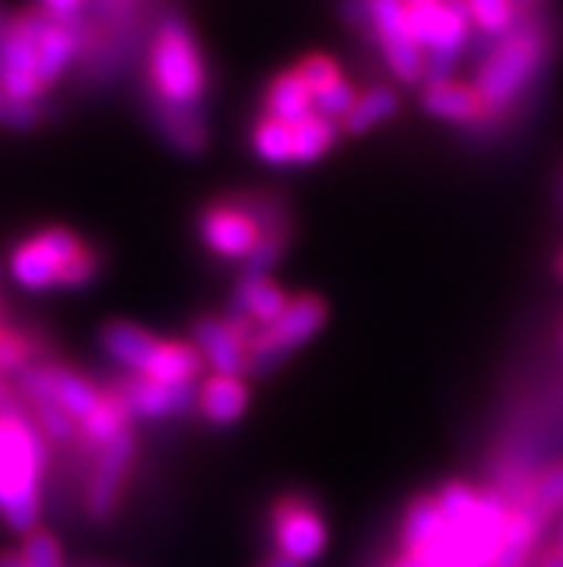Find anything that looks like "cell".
I'll list each match as a JSON object with an SVG mask.
<instances>
[{
	"mask_svg": "<svg viewBox=\"0 0 563 567\" xmlns=\"http://www.w3.org/2000/svg\"><path fill=\"white\" fill-rule=\"evenodd\" d=\"M442 533L420 559L426 567H489L509 525V502L475 484L449 482L437 489Z\"/></svg>",
	"mask_w": 563,
	"mask_h": 567,
	"instance_id": "obj_1",
	"label": "cell"
},
{
	"mask_svg": "<svg viewBox=\"0 0 563 567\" xmlns=\"http://www.w3.org/2000/svg\"><path fill=\"white\" fill-rule=\"evenodd\" d=\"M50 467V444L23 403L0 410V516L14 533L38 530L41 478Z\"/></svg>",
	"mask_w": 563,
	"mask_h": 567,
	"instance_id": "obj_2",
	"label": "cell"
},
{
	"mask_svg": "<svg viewBox=\"0 0 563 567\" xmlns=\"http://www.w3.org/2000/svg\"><path fill=\"white\" fill-rule=\"evenodd\" d=\"M552 29L538 18V9H521L518 27L492 43V52L475 75V90L489 107V115L509 110L535 84L552 55Z\"/></svg>",
	"mask_w": 563,
	"mask_h": 567,
	"instance_id": "obj_3",
	"label": "cell"
},
{
	"mask_svg": "<svg viewBox=\"0 0 563 567\" xmlns=\"http://www.w3.org/2000/svg\"><path fill=\"white\" fill-rule=\"evenodd\" d=\"M150 101L176 110H199L207 95V64L190 27L170 14L158 23L147 58Z\"/></svg>",
	"mask_w": 563,
	"mask_h": 567,
	"instance_id": "obj_4",
	"label": "cell"
},
{
	"mask_svg": "<svg viewBox=\"0 0 563 567\" xmlns=\"http://www.w3.org/2000/svg\"><path fill=\"white\" fill-rule=\"evenodd\" d=\"M329 323V306L316 295H296L291 297L288 309L273 320V323L257 329L248 346V374L277 372L285 358L300 352L302 346L320 334Z\"/></svg>",
	"mask_w": 563,
	"mask_h": 567,
	"instance_id": "obj_5",
	"label": "cell"
},
{
	"mask_svg": "<svg viewBox=\"0 0 563 567\" xmlns=\"http://www.w3.org/2000/svg\"><path fill=\"white\" fill-rule=\"evenodd\" d=\"M90 245L70 228L52 225L14 245L9 254V274L23 291H50L61 286V274L72 259H79Z\"/></svg>",
	"mask_w": 563,
	"mask_h": 567,
	"instance_id": "obj_6",
	"label": "cell"
},
{
	"mask_svg": "<svg viewBox=\"0 0 563 567\" xmlns=\"http://www.w3.org/2000/svg\"><path fill=\"white\" fill-rule=\"evenodd\" d=\"M196 230L207 251L225 262H244L268 234L257 210L250 208V202L239 199L207 205L199 214Z\"/></svg>",
	"mask_w": 563,
	"mask_h": 567,
	"instance_id": "obj_7",
	"label": "cell"
},
{
	"mask_svg": "<svg viewBox=\"0 0 563 567\" xmlns=\"http://www.w3.org/2000/svg\"><path fill=\"white\" fill-rule=\"evenodd\" d=\"M271 542L273 554L300 561L302 567L314 565L329 547V525L311 498L282 496L271 507Z\"/></svg>",
	"mask_w": 563,
	"mask_h": 567,
	"instance_id": "obj_8",
	"label": "cell"
},
{
	"mask_svg": "<svg viewBox=\"0 0 563 567\" xmlns=\"http://www.w3.org/2000/svg\"><path fill=\"white\" fill-rule=\"evenodd\" d=\"M41 12L12 14L7 47H3V66H0V90L12 101L21 104H38L46 90L38 75V29H41Z\"/></svg>",
	"mask_w": 563,
	"mask_h": 567,
	"instance_id": "obj_9",
	"label": "cell"
},
{
	"mask_svg": "<svg viewBox=\"0 0 563 567\" xmlns=\"http://www.w3.org/2000/svg\"><path fill=\"white\" fill-rule=\"evenodd\" d=\"M136 455V435L129 430L122 432L115 441H110L101 453H95L93 470H90L84 489V511L93 522H107L118 511L124 484H127L129 473H133Z\"/></svg>",
	"mask_w": 563,
	"mask_h": 567,
	"instance_id": "obj_10",
	"label": "cell"
},
{
	"mask_svg": "<svg viewBox=\"0 0 563 567\" xmlns=\"http://www.w3.org/2000/svg\"><path fill=\"white\" fill-rule=\"evenodd\" d=\"M115 398L124 403L129 417L138 421H165V417H181L192 412L199 403V389L192 383H158L142 374H127L110 386Z\"/></svg>",
	"mask_w": 563,
	"mask_h": 567,
	"instance_id": "obj_11",
	"label": "cell"
},
{
	"mask_svg": "<svg viewBox=\"0 0 563 567\" xmlns=\"http://www.w3.org/2000/svg\"><path fill=\"white\" fill-rule=\"evenodd\" d=\"M192 346L199 349L213 374H225V378L248 374V343L225 323V317H199L192 323Z\"/></svg>",
	"mask_w": 563,
	"mask_h": 567,
	"instance_id": "obj_12",
	"label": "cell"
},
{
	"mask_svg": "<svg viewBox=\"0 0 563 567\" xmlns=\"http://www.w3.org/2000/svg\"><path fill=\"white\" fill-rule=\"evenodd\" d=\"M420 107L440 122L451 124H483L486 118H492L475 84H460V81L426 84L420 95Z\"/></svg>",
	"mask_w": 563,
	"mask_h": 567,
	"instance_id": "obj_13",
	"label": "cell"
},
{
	"mask_svg": "<svg viewBox=\"0 0 563 567\" xmlns=\"http://www.w3.org/2000/svg\"><path fill=\"white\" fill-rule=\"evenodd\" d=\"M79 52V23H58L43 14L41 29H38V75H41L43 90H52L61 81Z\"/></svg>",
	"mask_w": 563,
	"mask_h": 567,
	"instance_id": "obj_14",
	"label": "cell"
},
{
	"mask_svg": "<svg viewBox=\"0 0 563 567\" xmlns=\"http://www.w3.org/2000/svg\"><path fill=\"white\" fill-rule=\"evenodd\" d=\"M158 343H161L158 334H153L144 326L129 323V320H113V323L101 329V349H104V354L122 369H127L129 374L144 372Z\"/></svg>",
	"mask_w": 563,
	"mask_h": 567,
	"instance_id": "obj_15",
	"label": "cell"
},
{
	"mask_svg": "<svg viewBox=\"0 0 563 567\" xmlns=\"http://www.w3.org/2000/svg\"><path fill=\"white\" fill-rule=\"evenodd\" d=\"M199 412L207 424L233 426L244 417L250 406V389L244 378H225L210 374L199 386Z\"/></svg>",
	"mask_w": 563,
	"mask_h": 567,
	"instance_id": "obj_16",
	"label": "cell"
},
{
	"mask_svg": "<svg viewBox=\"0 0 563 567\" xmlns=\"http://www.w3.org/2000/svg\"><path fill=\"white\" fill-rule=\"evenodd\" d=\"M288 302L291 297L285 295V288L273 282L271 277H239L228 311L248 317L250 323L262 329L288 309Z\"/></svg>",
	"mask_w": 563,
	"mask_h": 567,
	"instance_id": "obj_17",
	"label": "cell"
},
{
	"mask_svg": "<svg viewBox=\"0 0 563 567\" xmlns=\"http://www.w3.org/2000/svg\"><path fill=\"white\" fill-rule=\"evenodd\" d=\"M205 369V358L192 346V340H161L153 352L150 363L144 367L142 378L158 383H192Z\"/></svg>",
	"mask_w": 563,
	"mask_h": 567,
	"instance_id": "obj_18",
	"label": "cell"
},
{
	"mask_svg": "<svg viewBox=\"0 0 563 567\" xmlns=\"http://www.w3.org/2000/svg\"><path fill=\"white\" fill-rule=\"evenodd\" d=\"M541 533L543 525L529 513V507L512 504V507H509L507 533H503L498 556H494L489 567H529L532 565V556H535L538 550Z\"/></svg>",
	"mask_w": 563,
	"mask_h": 567,
	"instance_id": "obj_19",
	"label": "cell"
},
{
	"mask_svg": "<svg viewBox=\"0 0 563 567\" xmlns=\"http://www.w3.org/2000/svg\"><path fill=\"white\" fill-rule=\"evenodd\" d=\"M264 115L277 122L300 124L314 115V95L305 86V81L296 75V70H288L268 84L264 90Z\"/></svg>",
	"mask_w": 563,
	"mask_h": 567,
	"instance_id": "obj_20",
	"label": "cell"
},
{
	"mask_svg": "<svg viewBox=\"0 0 563 567\" xmlns=\"http://www.w3.org/2000/svg\"><path fill=\"white\" fill-rule=\"evenodd\" d=\"M150 113L156 127L161 130V136L167 138L170 147L187 156H199L207 147V127L199 110H176L167 104L150 101Z\"/></svg>",
	"mask_w": 563,
	"mask_h": 567,
	"instance_id": "obj_21",
	"label": "cell"
},
{
	"mask_svg": "<svg viewBox=\"0 0 563 567\" xmlns=\"http://www.w3.org/2000/svg\"><path fill=\"white\" fill-rule=\"evenodd\" d=\"M442 513L437 507L435 496H417L406 507V516H403V530H399V545H403V554L420 556L423 550L435 545L437 536L442 533Z\"/></svg>",
	"mask_w": 563,
	"mask_h": 567,
	"instance_id": "obj_22",
	"label": "cell"
},
{
	"mask_svg": "<svg viewBox=\"0 0 563 567\" xmlns=\"http://www.w3.org/2000/svg\"><path fill=\"white\" fill-rule=\"evenodd\" d=\"M399 110V95L394 93L392 86H372V90H365L359 93L357 104L351 110L348 115L343 118L340 130L348 133V136H365V133H372L377 130L379 124L392 122L394 115Z\"/></svg>",
	"mask_w": 563,
	"mask_h": 567,
	"instance_id": "obj_23",
	"label": "cell"
},
{
	"mask_svg": "<svg viewBox=\"0 0 563 567\" xmlns=\"http://www.w3.org/2000/svg\"><path fill=\"white\" fill-rule=\"evenodd\" d=\"M512 504H523L529 513L541 522L543 527L550 525L552 518L563 516V461H555L546 470L535 475V482L523 489L521 496ZM509 504V507H512Z\"/></svg>",
	"mask_w": 563,
	"mask_h": 567,
	"instance_id": "obj_24",
	"label": "cell"
},
{
	"mask_svg": "<svg viewBox=\"0 0 563 567\" xmlns=\"http://www.w3.org/2000/svg\"><path fill=\"white\" fill-rule=\"evenodd\" d=\"M250 151L271 167H293V127L262 115L250 130Z\"/></svg>",
	"mask_w": 563,
	"mask_h": 567,
	"instance_id": "obj_25",
	"label": "cell"
},
{
	"mask_svg": "<svg viewBox=\"0 0 563 567\" xmlns=\"http://www.w3.org/2000/svg\"><path fill=\"white\" fill-rule=\"evenodd\" d=\"M293 127V167H305L320 162L322 156H329L331 147L340 136V124L311 115L305 122L291 124Z\"/></svg>",
	"mask_w": 563,
	"mask_h": 567,
	"instance_id": "obj_26",
	"label": "cell"
},
{
	"mask_svg": "<svg viewBox=\"0 0 563 567\" xmlns=\"http://www.w3.org/2000/svg\"><path fill=\"white\" fill-rule=\"evenodd\" d=\"M377 47L394 79L408 86L426 81V52H423V47L414 38H388V41H379Z\"/></svg>",
	"mask_w": 563,
	"mask_h": 567,
	"instance_id": "obj_27",
	"label": "cell"
},
{
	"mask_svg": "<svg viewBox=\"0 0 563 567\" xmlns=\"http://www.w3.org/2000/svg\"><path fill=\"white\" fill-rule=\"evenodd\" d=\"M27 412L50 446H64L66 450V446L81 444L79 421L55 403H32V406H27Z\"/></svg>",
	"mask_w": 563,
	"mask_h": 567,
	"instance_id": "obj_28",
	"label": "cell"
},
{
	"mask_svg": "<svg viewBox=\"0 0 563 567\" xmlns=\"http://www.w3.org/2000/svg\"><path fill=\"white\" fill-rule=\"evenodd\" d=\"M466 3H469L475 27L486 38H494V41L509 35L518 27V18H521V9L514 7V0H466Z\"/></svg>",
	"mask_w": 563,
	"mask_h": 567,
	"instance_id": "obj_29",
	"label": "cell"
},
{
	"mask_svg": "<svg viewBox=\"0 0 563 567\" xmlns=\"http://www.w3.org/2000/svg\"><path fill=\"white\" fill-rule=\"evenodd\" d=\"M368 12V35L374 41H388V38L408 35L406 32V0H365Z\"/></svg>",
	"mask_w": 563,
	"mask_h": 567,
	"instance_id": "obj_30",
	"label": "cell"
},
{
	"mask_svg": "<svg viewBox=\"0 0 563 567\" xmlns=\"http://www.w3.org/2000/svg\"><path fill=\"white\" fill-rule=\"evenodd\" d=\"M285 251L288 234H264L262 243L242 262V277H271V271L282 262Z\"/></svg>",
	"mask_w": 563,
	"mask_h": 567,
	"instance_id": "obj_31",
	"label": "cell"
},
{
	"mask_svg": "<svg viewBox=\"0 0 563 567\" xmlns=\"http://www.w3.org/2000/svg\"><path fill=\"white\" fill-rule=\"evenodd\" d=\"M18 559L23 567H64V550L52 533L35 530L23 539Z\"/></svg>",
	"mask_w": 563,
	"mask_h": 567,
	"instance_id": "obj_32",
	"label": "cell"
},
{
	"mask_svg": "<svg viewBox=\"0 0 563 567\" xmlns=\"http://www.w3.org/2000/svg\"><path fill=\"white\" fill-rule=\"evenodd\" d=\"M293 70H296V75L305 81V86L311 90V95L325 93V90H331V86L340 84V81L345 79L343 72H340V66H336L334 58H329V55L302 58L300 64L293 66Z\"/></svg>",
	"mask_w": 563,
	"mask_h": 567,
	"instance_id": "obj_33",
	"label": "cell"
},
{
	"mask_svg": "<svg viewBox=\"0 0 563 567\" xmlns=\"http://www.w3.org/2000/svg\"><path fill=\"white\" fill-rule=\"evenodd\" d=\"M359 93L354 90V86L348 84V81H340V84H334L331 90H325V93H316L314 95V115H320V118H329V122H340L343 124L345 115L354 110V104H357Z\"/></svg>",
	"mask_w": 563,
	"mask_h": 567,
	"instance_id": "obj_34",
	"label": "cell"
},
{
	"mask_svg": "<svg viewBox=\"0 0 563 567\" xmlns=\"http://www.w3.org/2000/svg\"><path fill=\"white\" fill-rule=\"evenodd\" d=\"M442 18V0H431V3H417V7H408L406 12V32L408 38L420 43L423 52L428 50V43L435 41L437 27H440Z\"/></svg>",
	"mask_w": 563,
	"mask_h": 567,
	"instance_id": "obj_35",
	"label": "cell"
},
{
	"mask_svg": "<svg viewBox=\"0 0 563 567\" xmlns=\"http://www.w3.org/2000/svg\"><path fill=\"white\" fill-rule=\"evenodd\" d=\"M32 358H35V346H32L29 334L14 329L3 331V338H0V372L18 374L29 363H35Z\"/></svg>",
	"mask_w": 563,
	"mask_h": 567,
	"instance_id": "obj_36",
	"label": "cell"
},
{
	"mask_svg": "<svg viewBox=\"0 0 563 567\" xmlns=\"http://www.w3.org/2000/svg\"><path fill=\"white\" fill-rule=\"evenodd\" d=\"M101 274V257L95 248H86L79 259H72L70 266L64 268L61 274V286L58 288H66V291H81V288L93 286L98 280Z\"/></svg>",
	"mask_w": 563,
	"mask_h": 567,
	"instance_id": "obj_37",
	"label": "cell"
},
{
	"mask_svg": "<svg viewBox=\"0 0 563 567\" xmlns=\"http://www.w3.org/2000/svg\"><path fill=\"white\" fill-rule=\"evenodd\" d=\"M41 122V110L38 104H21L12 101L3 90H0V124L12 130H32Z\"/></svg>",
	"mask_w": 563,
	"mask_h": 567,
	"instance_id": "obj_38",
	"label": "cell"
},
{
	"mask_svg": "<svg viewBox=\"0 0 563 567\" xmlns=\"http://www.w3.org/2000/svg\"><path fill=\"white\" fill-rule=\"evenodd\" d=\"M86 0H38V12L58 23H79Z\"/></svg>",
	"mask_w": 563,
	"mask_h": 567,
	"instance_id": "obj_39",
	"label": "cell"
},
{
	"mask_svg": "<svg viewBox=\"0 0 563 567\" xmlns=\"http://www.w3.org/2000/svg\"><path fill=\"white\" fill-rule=\"evenodd\" d=\"M9 27H12V14H9L7 9L0 7V66H3V47H7Z\"/></svg>",
	"mask_w": 563,
	"mask_h": 567,
	"instance_id": "obj_40",
	"label": "cell"
},
{
	"mask_svg": "<svg viewBox=\"0 0 563 567\" xmlns=\"http://www.w3.org/2000/svg\"><path fill=\"white\" fill-rule=\"evenodd\" d=\"M257 567H302V565H300V561L288 559V556H282V554H271L268 559L259 561Z\"/></svg>",
	"mask_w": 563,
	"mask_h": 567,
	"instance_id": "obj_41",
	"label": "cell"
},
{
	"mask_svg": "<svg viewBox=\"0 0 563 567\" xmlns=\"http://www.w3.org/2000/svg\"><path fill=\"white\" fill-rule=\"evenodd\" d=\"M388 567H426V565H423L420 556H408V554H403V556H397V559H394L392 565H388Z\"/></svg>",
	"mask_w": 563,
	"mask_h": 567,
	"instance_id": "obj_42",
	"label": "cell"
},
{
	"mask_svg": "<svg viewBox=\"0 0 563 567\" xmlns=\"http://www.w3.org/2000/svg\"><path fill=\"white\" fill-rule=\"evenodd\" d=\"M541 567H563V554H557L555 547H552V550L541 556Z\"/></svg>",
	"mask_w": 563,
	"mask_h": 567,
	"instance_id": "obj_43",
	"label": "cell"
},
{
	"mask_svg": "<svg viewBox=\"0 0 563 567\" xmlns=\"http://www.w3.org/2000/svg\"><path fill=\"white\" fill-rule=\"evenodd\" d=\"M0 567H23V565H21V559H18V556L3 554V556H0Z\"/></svg>",
	"mask_w": 563,
	"mask_h": 567,
	"instance_id": "obj_44",
	"label": "cell"
},
{
	"mask_svg": "<svg viewBox=\"0 0 563 567\" xmlns=\"http://www.w3.org/2000/svg\"><path fill=\"white\" fill-rule=\"evenodd\" d=\"M541 0H514V7L518 9H535Z\"/></svg>",
	"mask_w": 563,
	"mask_h": 567,
	"instance_id": "obj_45",
	"label": "cell"
},
{
	"mask_svg": "<svg viewBox=\"0 0 563 567\" xmlns=\"http://www.w3.org/2000/svg\"><path fill=\"white\" fill-rule=\"evenodd\" d=\"M557 554H563V516H561V527H557V545H555Z\"/></svg>",
	"mask_w": 563,
	"mask_h": 567,
	"instance_id": "obj_46",
	"label": "cell"
},
{
	"mask_svg": "<svg viewBox=\"0 0 563 567\" xmlns=\"http://www.w3.org/2000/svg\"><path fill=\"white\" fill-rule=\"evenodd\" d=\"M555 274L563 280V251L557 254V259H555Z\"/></svg>",
	"mask_w": 563,
	"mask_h": 567,
	"instance_id": "obj_47",
	"label": "cell"
},
{
	"mask_svg": "<svg viewBox=\"0 0 563 567\" xmlns=\"http://www.w3.org/2000/svg\"><path fill=\"white\" fill-rule=\"evenodd\" d=\"M3 331H7V323H3V302H0V338H3Z\"/></svg>",
	"mask_w": 563,
	"mask_h": 567,
	"instance_id": "obj_48",
	"label": "cell"
},
{
	"mask_svg": "<svg viewBox=\"0 0 563 567\" xmlns=\"http://www.w3.org/2000/svg\"><path fill=\"white\" fill-rule=\"evenodd\" d=\"M408 7H417V3H431V0H406Z\"/></svg>",
	"mask_w": 563,
	"mask_h": 567,
	"instance_id": "obj_49",
	"label": "cell"
},
{
	"mask_svg": "<svg viewBox=\"0 0 563 567\" xmlns=\"http://www.w3.org/2000/svg\"><path fill=\"white\" fill-rule=\"evenodd\" d=\"M561 352H563V331H561Z\"/></svg>",
	"mask_w": 563,
	"mask_h": 567,
	"instance_id": "obj_50",
	"label": "cell"
}]
</instances>
